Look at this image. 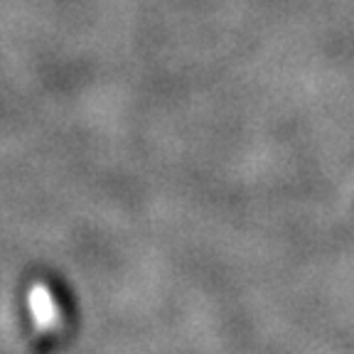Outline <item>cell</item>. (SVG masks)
<instances>
[{
  "instance_id": "obj_1",
  "label": "cell",
  "mask_w": 354,
  "mask_h": 354,
  "mask_svg": "<svg viewBox=\"0 0 354 354\" xmlns=\"http://www.w3.org/2000/svg\"><path fill=\"white\" fill-rule=\"evenodd\" d=\"M30 315H32V322L37 330L42 332H52L59 327L62 317H59V308H57V300L52 295V290L42 283H35L30 288Z\"/></svg>"
}]
</instances>
